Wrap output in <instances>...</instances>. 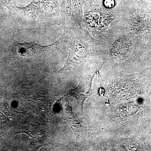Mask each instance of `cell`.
I'll return each instance as SVG.
<instances>
[{
  "label": "cell",
  "instance_id": "obj_1",
  "mask_svg": "<svg viewBox=\"0 0 151 151\" xmlns=\"http://www.w3.org/2000/svg\"><path fill=\"white\" fill-rule=\"evenodd\" d=\"M93 37L101 42L105 54V61L107 60L113 64L138 63L150 51L137 37L114 20L108 30Z\"/></svg>",
  "mask_w": 151,
  "mask_h": 151
},
{
  "label": "cell",
  "instance_id": "obj_2",
  "mask_svg": "<svg viewBox=\"0 0 151 151\" xmlns=\"http://www.w3.org/2000/svg\"><path fill=\"white\" fill-rule=\"evenodd\" d=\"M116 1L114 21L146 45L151 41V4L147 1Z\"/></svg>",
  "mask_w": 151,
  "mask_h": 151
},
{
  "label": "cell",
  "instance_id": "obj_3",
  "mask_svg": "<svg viewBox=\"0 0 151 151\" xmlns=\"http://www.w3.org/2000/svg\"><path fill=\"white\" fill-rule=\"evenodd\" d=\"M85 1L86 8L83 20L86 29L93 37L108 30L111 23L116 19L115 8L105 7L103 0H85Z\"/></svg>",
  "mask_w": 151,
  "mask_h": 151
},
{
  "label": "cell",
  "instance_id": "obj_4",
  "mask_svg": "<svg viewBox=\"0 0 151 151\" xmlns=\"http://www.w3.org/2000/svg\"><path fill=\"white\" fill-rule=\"evenodd\" d=\"M58 41V40L54 43L45 46L35 42H16L13 45L12 51L17 56L24 57L32 56L51 49L56 45Z\"/></svg>",
  "mask_w": 151,
  "mask_h": 151
},
{
  "label": "cell",
  "instance_id": "obj_5",
  "mask_svg": "<svg viewBox=\"0 0 151 151\" xmlns=\"http://www.w3.org/2000/svg\"><path fill=\"white\" fill-rule=\"evenodd\" d=\"M40 0H34L26 6L18 7L16 6L14 8L24 16L32 19H35L37 17L40 9Z\"/></svg>",
  "mask_w": 151,
  "mask_h": 151
},
{
  "label": "cell",
  "instance_id": "obj_6",
  "mask_svg": "<svg viewBox=\"0 0 151 151\" xmlns=\"http://www.w3.org/2000/svg\"><path fill=\"white\" fill-rule=\"evenodd\" d=\"M85 0H71L72 14L74 21L81 24L83 16L82 7Z\"/></svg>",
  "mask_w": 151,
  "mask_h": 151
},
{
  "label": "cell",
  "instance_id": "obj_7",
  "mask_svg": "<svg viewBox=\"0 0 151 151\" xmlns=\"http://www.w3.org/2000/svg\"><path fill=\"white\" fill-rule=\"evenodd\" d=\"M68 94L74 97L77 101L78 105L81 106V111L84 113L83 105L85 100L89 95L88 93H85L82 89L81 84H79L75 89H72L68 92Z\"/></svg>",
  "mask_w": 151,
  "mask_h": 151
},
{
  "label": "cell",
  "instance_id": "obj_8",
  "mask_svg": "<svg viewBox=\"0 0 151 151\" xmlns=\"http://www.w3.org/2000/svg\"><path fill=\"white\" fill-rule=\"evenodd\" d=\"M61 7L68 17V19L73 18L71 0H62Z\"/></svg>",
  "mask_w": 151,
  "mask_h": 151
},
{
  "label": "cell",
  "instance_id": "obj_9",
  "mask_svg": "<svg viewBox=\"0 0 151 151\" xmlns=\"http://www.w3.org/2000/svg\"><path fill=\"white\" fill-rule=\"evenodd\" d=\"M103 5L108 9H113L116 5V0H103Z\"/></svg>",
  "mask_w": 151,
  "mask_h": 151
},
{
  "label": "cell",
  "instance_id": "obj_10",
  "mask_svg": "<svg viewBox=\"0 0 151 151\" xmlns=\"http://www.w3.org/2000/svg\"><path fill=\"white\" fill-rule=\"evenodd\" d=\"M148 48L151 51V41L148 42L146 45Z\"/></svg>",
  "mask_w": 151,
  "mask_h": 151
},
{
  "label": "cell",
  "instance_id": "obj_11",
  "mask_svg": "<svg viewBox=\"0 0 151 151\" xmlns=\"http://www.w3.org/2000/svg\"><path fill=\"white\" fill-rule=\"evenodd\" d=\"M134 1H140V0H134Z\"/></svg>",
  "mask_w": 151,
  "mask_h": 151
},
{
  "label": "cell",
  "instance_id": "obj_12",
  "mask_svg": "<svg viewBox=\"0 0 151 151\" xmlns=\"http://www.w3.org/2000/svg\"><path fill=\"white\" fill-rule=\"evenodd\" d=\"M145 1H151V0H145Z\"/></svg>",
  "mask_w": 151,
  "mask_h": 151
}]
</instances>
